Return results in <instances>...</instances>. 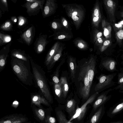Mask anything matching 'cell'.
I'll use <instances>...</instances> for the list:
<instances>
[{
    "label": "cell",
    "instance_id": "obj_1",
    "mask_svg": "<svg viewBox=\"0 0 123 123\" xmlns=\"http://www.w3.org/2000/svg\"><path fill=\"white\" fill-rule=\"evenodd\" d=\"M11 67L14 73L24 84L32 86L34 80L30 61H26L11 57Z\"/></svg>",
    "mask_w": 123,
    "mask_h": 123
},
{
    "label": "cell",
    "instance_id": "obj_2",
    "mask_svg": "<svg viewBox=\"0 0 123 123\" xmlns=\"http://www.w3.org/2000/svg\"><path fill=\"white\" fill-rule=\"evenodd\" d=\"M30 61L34 80L42 94L49 102L52 99L49 86L45 73L41 66L30 57Z\"/></svg>",
    "mask_w": 123,
    "mask_h": 123
},
{
    "label": "cell",
    "instance_id": "obj_3",
    "mask_svg": "<svg viewBox=\"0 0 123 123\" xmlns=\"http://www.w3.org/2000/svg\"><path fill=\"white\" fill-rule=\"evenodd\" d=\"M79 81H82L83 85L80 87V93L84 99H87L90 94L91 86L88 79L87 73L86 61L81 67L79 73L78 78Z\"/></svg>",
    "mask_w": 123,
    "mask_h": 123
},
{
    "label": "cell",
    "instance_id": "obj_4",
    "mask_svg": "<svg viewBox=\"0 0 123 123\" xmlns=\"http://www.w3.org/2000/svg\"><path fill=\"white\" fill-rule=\"evenodd\" d=\"M24 6L27 9V12L30 16L35 15L38 13L41 10L42 12L43 8L41 6L44 3L43 0H26Z\"/></svg>",
    "mask_w": 123,
    "mask_h": 123
},
{
    "label": "cell",
    "instance_id": "obj_5",
    "mask_svg": "<svg viewBox=\"0 0 123 123\" xmlns=\"http://www.w3.org/2000/svg\"><path fill=\"white\" fill-rule=\"evenodd\" d=\"M98 93L97 92L92 95L80 108L77 106L75 114L68 121V122H71L75 118H77L78 121L82 120L85 115L87 106L89 104H91L93 102Z\"/></svg>",
    "mask_w": 123,
    "mask_h": 123
},
{
    "label": "cell",
    "instance_id": "obj_6",
    "mask_svg": "<svg viewBox=\"0 0 123 123\" xmlns=\"http://www.w3.org/2000/svg\"><path fill=\"white\" fill-rule=\"evenodd\" d=\"M47 36L45 35H40L37 38L35 44L36 52L40 54L43 52L47 43Z\"/></svg>",
    "mask_w": 123,
    "mask_h": 123
},
{
    "label": "cell",
    "instance_id": "obj_7",
    "mask_svg": "<svg viewBox=\"0 0 123 123\" xmlns=\"http://www.w3.org/2000/svg\"><path fill=\"white\" fill-rule=\"evenodd\" d=\"M26 120V118L23 116L13 115L4 117L1 119L0 123H23Z\"/></svg>",
    "mask_w": 123,
    "mask_h": 123
},
{
    "label": "cell",
    "instance_id": "obj_8",
    "mask_svg": "<svg viewBox=\"0 0 123 123\" xmlns=\"http://www.w3.org/2000/svg\"><path fill=\"white\" fill-rule=\"evenodd\" d=\"M11 45V43H8L6 46L4 47L0 51V72L2 70L5 66Z\"/></svg>",
    "mask_w": 123,
    "mask_h": 123
},
{
    "label": "cell",
    "instance_id": "obj_9",
    "mask_svg": "<svg viewBox=\"0 0 123 123\" xmlns=\"http://www.w3.org/2000/svg\"><path fill=\"white\" fill-rule=\"evenodd\" d=\"M31 103L40 107L41 104L49 106V104L48 100L43 95H42L37 93L32 95L31 96Z\"/></svg>",
    "mask_w": 123,
    "mask_h": 123
},
{
    "label": "cell",
    "instance_id": "obj_10",
    "mask_svg": "<svg viewBox=\"0 0 123 123\" xmlns=\"http://www.w3.org/2000/svg\"><path fill=\"white\" fill-rule=\"evenodd\" d=\"M86 63L88 78L91 86L94 74L95 62L94 60L91 58L86 61Z\"/></svg>",
    "mask_w": 123,
    "mask_h": 123
},
{
    "label": "cell",
    "instance_id": "obj_11",
    "mask_svg": "<svg viewBox=\"0 0 123 123\" xmlns=\"http://www.w3.org/2000/svg\"><path fill=\"white\" fill-rule=\"evenodd\" d=\"M34 32V27L32 26L27 30L22 35V37L28 45L31 44L33 41Z\"/></svg>",
    "mask_w": 123,
    "mask_h": 123
},
{
    "label": "cell",
    "instance_id": "obj_12",
    "mask_svg": "<svg viewBox=\"0 0 123 123\" xmlns=\"http://www.w3.org/2000/svg\"><path fill=\"white\" fill-rule=\"evenodd\" d=\"M11 57H15L26 61H30V57L27 55L24 51L20 49H14L11 52Z\"/></svg>",
    "mask_w": 123,
    "mask_h": 123
},
{
    "label": "cell",
    "instance_id": "obj_13",
    "mask_svg": "<svg viewBox=\"0 0 123 123\" xmlns=\"http://www.w3.org/2000/svg\"><path fill=\"white\" fill-rule=\"evenodd\" d=\"M76 105V101L74 99L68 100L67 102L66 105V110L71 116H72L75 113Z\"/></svg>",
    "mask_w": 123,
    "mask_h": 123
},
{
    "label": "cell",
    "instance_id": "obj_14",
    "mask_svg": "<svg viewBox=\"0 0 123 123\" xmlns=\"http://www.w3.org/2000/svg\"><path fill=\"white\" fill-rule=\"evenodd\" d=\"M62 91L63 96L65 98L69 90V86L66 78L65 77H62L59 83Z\"/></svg>",
    "mask_w": 123,
    "mask_h": 123
},
{
    "label": "cell",
    "instance_id": "obj_15",
    "mask_svg": "<svg viewBox=\"0 0 123 123\" xmlns=\"http://www.w3.org/2000/svg\"><path fill=\"white\" fill-rule=\"evenodd\" d=\"M53 3L50 0H47L46 2L44 9L42 11V15L43 18L48 16L51 12L52 6Z\"/></svg>",
    "mask_w": 123,
    "mask_h": 123
},
{
    "label": "cell",
    "instance_id": "obj_16",
    "mask_svg": "<svg viewBox=\"0 0 123 123\" xmlns=\"http://www.w3.org/2000/svg\"><path fill=\"white\" fill-rule=\"evenodd\" d=\"M12 39L11 37L8 34H5L0 32V46L9 43Z\"/></svg>",
    "mask_w": 123,
    "mask_h": 123
},
{
    "label": "cell",
    "instance_id": "obj_17",
    "mask_svg": "<svg viewBox=\"0 0 123 123\" xmlns=\"http://www.w3.org/2000/svg\"><path fill=\"white\" fill-rule=\"evenodd\" d=\"M69 65L71 71V75L73 78L74 77L76 68V64L75 60L70 58L69 60Z\"/></svg>",
    "mask_w": 123,
    "mask_h": 123
},
{
    "label": "cell",
    "instance_id": "obj_18",
    "mask_svg": "<svg viewBox=\"0 0 123 123\" xmlns=\"http://www.w3.org/2000/svg\"><path fill=\"white\" fill-rule=\"evenodd\" d=\"M1 30L5 31H10L12 29V22L10 20L5 21L0 26Z\"/></svg>",
    "mask_w": 123,
    "mask_h": 123
},
{
    "label": "cell",
    "instance_id": "obj_19",
    "mask_svg": "<svg viewBox=\"0 0 123 123\" xmlns=\"http://www.w3.org/2000/svg\"><path fill=\"white\" fill-rule=\"evenodd\" d=\"M102 110V107H101L91 118L90 123H97L101 116Z\"/></svg>",
    "mask_w": 123,
    "mask_h": 123
},
{
    "label": "cell",
    "instance_id": "obj_20",
    "mask_svg": "<svg viewBox=\"0 0 123 123\" xmlns=\"http://www.w3.org/2000/svg\"><path fill=\"white\" fill-rule=\"evenodd\" d=\"M56 114L59 123H73L72 122H68L63 112L61 111L57 112Z\"/></svg>",
    "mask_w": 123,
    "mask_h": 123
},
{
    "label": "cell",
    "instance_id": "obj_21",
    "mask_svg": "<svg viewBox=\"0 0 123 123\" xmlns=\"http://www.w3.org/2000/svg\"><path fill=\"white\" fill-rule=\"evenodd\" d=\"M37 116L41 121L45 119V113L44 110L40 108L36 109L34 110Z\"/></svg>",
    "mask_w": 123,
    "mask_h": 123
},
{
    "label": "cell",
    "instance_id": "obj_22",
    "mask_svg": "<svg viewBox=\"0 0 123 123\" xmlns=\"http://www.w3.org/2000/svg\"><path fill=\"white\" fill-rule=\"evenodd\" d=\"M105 98L104 96L99 97L95 102L93 105V110H95L105 101Z\"/></svg>",
    "mask_w": 123,
    "mask_h": 123
},
{
    "label": "cell",
    "instance_id": "obj_23",
    "mask_svg": "<svg viewBox=\"0 0 123 123\" xmlns=\"http://www.w3.org/2000/svg\"><path fill=\"white\" fill-rule=\"evenodd\" d=\"M54 89L55 93L56 95L59 98L60 97L62 92L61 87L59 83H55L54 86Z\"/></svg>",
    "mask_w": 123,
    "mask_h": 123
},
{
    "label": "cell",
    "instance_id": "obj_24",
    "mask_svg": "<svg viewBox=\"0 0 123 123\" xmlns=\"http://www.w3.org/2000/svg\"><path fill=\"white\" fill-rule=\"evenodd\" d=\"M18 25L19 26H21L24 25L27 22L26 19L22 16L18 17Z\"/></svg>",
    "mask_w": 123,
    "mask_h": 123
},
{
    "label": "cell",
    "instance_id": "obj_25",
    "mask_svg": "<svg viewBox=\"0 0 123 123\" xmlns=\"http://www.w3.org/2000/svg\"><path fill=\"white\" fill-rule=\"evenodd\" d=\"M123 109V102L116 106L112 111L111 113L114 114L119 112Z\"/></svg>",
    "mask_w": 123,
    "mask_h": 123
},
{
    "label": "cell",
    "instance_id": "obj_26",
    "mask_svg": "<svg viewBox=\"0 0 123 123\" xmlns=\"http://www.w3.org/2000/svg\"><path fill=\"white\" fill-rule=\"evenodd\" d=\"M46 123H56V120L55 118L49 116H47L45 118Z\"/></svg>",
    "mask_w": 123,
    "mask_h": 123
},
{
    "label": "cell",
    "instance_id": "obj_27",
    "mask_svg": "<svg viewBox=\"0 0 123 123\" xmlns=\"http://www.w3.org/2000/svg\"><path fill=\"white\" fill-rule=\"evenodd\" d=\"M117 36L120 39H123V30H121L119 31L117 33Z\"/></svg>",
    "mask_w": 123,
    "mask_h": 123
},
{
    "label": "cell",
    "instance_id": "obj_28",
    "mask_svg": "<svg viewBox=\"0 0 123 123\" xmlns=\"http://www.w3.org/2000/svg\"><path fill=\"white\" fill-rule=\"evenodd\" d=\"M19 105V103L16 100L14 101L12 103V106L15 109Z\"/></svg>",
    "mask_w": 123,
    "mask_h": 123
},
{
    "label": "cell",
    "instance_id": "obj_29",
    "mask_svg": "<svg viewBox=\"0 0 123 123\" xmlns=\"http://www.w3.org/2000/svg\"><path fill=\"white\" fill-rule=\"evenodd\" d=\"M106 79V77L105 76H102L100 79L99 80V83L97 85L102 84L103 83L105 80Z\"/></svg>",
    "mask_w": 123,
    "mask_h": 123
},
{
    "label": "cell",
    "instance_id": "obj_30",
    "mask_svg": "<svg viewBox=\"0 0 123 123\" xmlns=\"http://www.w3.org/2000/svg\"><path fill=\"white\" fill-rule=\"evenodd\" d=\"M53 80L54 82L56 84L59 83V80L58 77L56 76H54L53 77Z\"/></svg>",
    "mask_w": 123,
    "mask_h": 123
},
{
    "label": "cell",
    "instance_id": "obj_31",
    "mask_svg": "<svg viewBox=\"0 0 123 123\" xmlns=\"http://www.w3.org/2000/svg\"><path fill=\"white\" fill-rule=\"evenodd\" d=\"M0 2L6 8L8 7V4L6 0H1Z\"/></svg>",
    "mask_w": 123,
    "mask_h": 123
},
{
    "label": "cell",
    "instance_id": "obj_32",
    "mask_svg": "<svg viewBox=\"0 0 123 123\" xmlns=\"http://www.w3.org/2000/svg\"><path fill=\"white\" fill-rule=\"evenodd\" d=\"M52 27L54 29H56L57 28V25L56 23L55 22L52 23L51 24Z\"/></svg>",
    "mask_w": 123,
    "mask_h": 123
},
{
    "label": "cell",
    "instance_id": "obj_33",
    "mask_svg": "<svg viewBox=\"0 0 123 123\" xmlns=\"http://www.w3.org/2000/svg\"><path fill=\"white\" fill-rule=\"evenodd\" d=\"M94 14L96 17H98V10L97 9H96L94 11Z\"/></svg>",
    "mask_w": 123,
    "mask_h": 123
},
{
    "label": "cell",
    "instance_id": "obj_34",
    "mask_svg": "<svg viewBox=\"0 0 123 123\" xmlns=\"http://www.w3.org/2000/svg\"><path fill=\"white\" fill-rule=\"evenodd\" d=\"M107 5L109 7H111L113 6V2L111 0H109L107 2Z\"/></svg>",
    "mask_w": 123,
    "mask_h": 123
},
{
    "label": "cell",
    "instance_id": "obj_35",
    "mask_svg": "<svg viewBox=\"0 0 123 123\" xmlns=\"http://www.w3.org/2000/svg\"><path fill=\"white\" fill-rule=\"evenodd\" d=\"M115 63L114 62H111L110 65V68L111 70H112L114 68Z\"/></svg>",
    "mask_w": 123,
    "mask_h": 123
},
{
    "label": "cell",
    "instance_id": "obj_36",
    "mask_svg": "<svg viewBox=\"0 0 123 123\" xmlns=\"http://www.w3.org/2000/svg\"><path fill=\"white\" fill-rule=\"evenodd\" d=\"M11 19L12 21L14 23L16 22L17 21V19L15 17H11Z\"/></svg>",
    "mask_w": 123,
    "mask_h": 123
},
{
    "label": "cell",
    "instance_id": "obj_37",
    "mask_svg": "<svg viewBox=\"0 0 123 123\" xmlns=\"http://www.w3.org/2000/svg\"><path fill=\"white\" fill-rule=\"evenodd\" d=\"M72 18L74 21H77L79 20V18L76 15H72Z\"/></svg>",
    "mask_w": 123,
    "mask_h": 123
},
{
    "label": "cell",
    "instance_id": "obj_38",
    "mask_svg": "<svg viewBox=\"0 0 123 123\" xmlns=\"http://www.w3.org/2000/svg\"><path fill=\"white\" fill-rule=\"evenodd\" d=\"M78 46L81 49L83 48L84 47V45L81 43H79L78 44Z\"/></svg>",
    "mask_w": 123,
    "mask_h": 123
},
{
    "label": "cell",
    "instance_id": "obj_39",
    "mask_svg": "<svg viewBox=\"0 0 123 123\" xmlns=\"http://www.w3.org/2000/svg\"><path fill=\"white\" fill-rule=\"evenodd\" d=\"M109 33V31L107 29H106L105 28L104 31V35L105 36H106L108 35Z\"/></svg>",
    "mask_w": 123,
    "mask_h": 123
},
{
    "label": "cell",
    "instance_id": "obj_40",
    "mask_svg": "<svg viewBox=\"0 0 123 123\" xmlns=\"http://www.w3.org/2000/svg\"><path fill=\"white\" fill-rule=\"evenodd\" d=\"M110 43V42L109 40H106L104 43V45L105 46H106L109 45Z\"/></svg>",
    "mask_w": 123,
    "mask_h": 123
},
{
    "label": "cell",
    "instance_id": "obj_41",
    "mask_svg": "<svg viewBox=\"0 0 123 123\" xmlns=\"http://www.w3.org/2000/svg\"><path fill=\"white\" fill-rule=\"evenodd\" d=\"M65 36L63 35H60L58 36V38L59 39H61L65 38Z\"/></svg>",
    "mask_w": 123,
    "mask_h": 123
},
{
    "label": "cell",
    "instance_id": "obj_42",
    "mask_svg": "<svg viewBox=\"0 0 123 123\" xmlns=\"http://www.w3.org/2000/svg\"><path fill=\"white\" fill-rule=\"evenodd\" d=\"M99 18V17H94L93 18V21L94 22H95L97 21Z\"/></svg>",
    "mask_w": 123,
    "mask_h": 123
},
{
    "label": "cell",
    "instance_id": "obj_43",
    "mask_svg": "<svg viewBox=\"0 0 123 123\" xmlns=\"http://www.w3.org/2000/svg\"><path fill=\"white\" fill-rule=\"evenodd\" d=\"M102 34L101 32H99L97 34V37L98 38L100 37L102 35Z\"/></svg>",
    "mask_w": 123,
    "mask_h": 123
},
{
    "label": "cell",
    "instance_id": "obj_44",
    "mask_svg": "<svg viewBox=\"0 0 123 123\" xmlns=\"http://www.w3.org/2000/svg\"><path fill=\"white\" fill-rule=\"evenodd\" d=\"M98 42L100 43H102L103 42V41L102 39L100 38H98Z\"/></svg>",
    "mask_w": 123,
    "mask_h": 123
},
{
    "label": "cell",
    "instance_id": "obj_45",
    "mask_svg": "<svg viewBox=\"0 0 123 123\" xmlns=\"http://www.w3.org/2000/svg\"><path fill=\"white\" fill-rule=\"evenodd\" d=\"M67 22L66 20H65L63 22V25L65 26H66L67 25Z\"/></svg>",
    "mask_w": 123,
    "mask_h": 123
},
{
    "label": "cell",
    "instance_id": "obj_46",
    "mask_svg": "<svg viewBox=\"0 0 123 123\" xmlns=\"http://www.w3.org/2000/svg\"><path fill=\"white\" fill-rule=\"evenodd\" d=\"M77 14V13L76 12H73L72 13V15H76Z\"/></svg>",
    "mask_w": 123,
    "mask_h": 123
},
{
    "label": "cell",
    "instance_id": "obj_47",
    "mask_svg": "<svg viewBox=\"0 0 123 123\" xmlns=\"http://www.w3.org/2000/svg\"><path fill=\"white\" fill-rule=\"evenodd\" d=\"M119 81L120 82H123V77Z\"/></svg>",
    "mask_w": 123,
    "mask_h": 123
},
{
    "label": "cell",
    "instance_id": "obj_48",
    "mask_svg": "<svg viewBox=\"0 0 123 123\" xmlns=\"http://www.w3.org/2000/svg\"><path fill=\"white\" fill-rule=\"evenodd\" d=\"M121 123V122H117L114 123Z\"/></svg>",
    "mask_w": 123,
    "mask_h": 123
}]
</instances>
